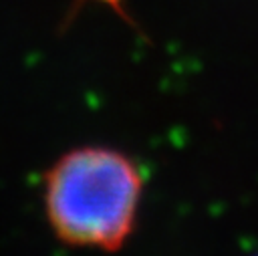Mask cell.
I'll list each match as a JSON object with an SVG mask.
<instances>
[{
	"instance_id": "cell-1",
	"label": "cell",
	"mask_w": 258,
	"mask_h": 256,
	"mask_svg": "<svg viewBox=\"0 0 258 256\" xmlns=\"http://www.w3.org/2000/svg\"><path fill=\"white\" fill-rule=\"evenodd\" d=\"M42 198L48 226L60 242L115 252L135 230L143 173L119 149L83 145L48 167Z\"/></svg>"
}]
</instances>
